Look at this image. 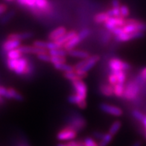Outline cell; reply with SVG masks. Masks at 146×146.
I'll return each instance as SVG.
<instances>
[{
    "instance_id": "obj_4",
    "label": "cell",
    "mask_w": 146,
    "mask_h": 146,
    "mask_svg": "<svg viewBox=\"0 0 146 146\" xmlns=\"http://www.w3.org/2000/svg\"><path fill=\"white\" fill-rule=\"evenodd\" d=\"M86 126H87V121L82 115L76 114V115H72L69 117L67 127H71L78 133L84 130Z\"/></svg>"
},
{
    "instance_id": "obj_25",
    "label": "cell",
    "mask_w": 146,
    "mask_h": 146,
    "mask_svg": "<svg viewBox=\"0 0 146 146\" xmlns=\"http://www.w3.org/2000/svg\"><path fill=\"white\" fill-rule=\"evenodd\" d=\"M110 18L107 12H102L99 14H97L93 17V21L97 24H102L104 23Z\"/></svg>"
},
{
    "instance_id": "obj_33",
    "label": "cell",
    "mask_w": 146,
    "mask_h": 146,
    "mask_svg": "<svg viewBox=\"0 0 146 146\" xmlns=\"http://www.w3.org/2000/svg\"><path fill=\"white\" fill-rule=\"evenodd\" d=\"M135 79L138 81L140 86L146 84V67L142 68L141 69L140 72L139 73V75H137V77Z\"/></svg>"
},
{
    "instance_id": "obj_27",
    "label": "cell",
    "mask_w": 146,
    "mask_h": 146,
    "mask_svg": "<svg viewBox=\"0 0 146 146\" xmlns=\"http://www.w3.org/2000/svg\"><path fill=\"white\" fill-rule=\"evenodd\" d=\"M121 125H122L121 121L120 120H116L114 122H113V124H112L110 127L109 131H108V133H110V134L113 135L114 137L115 135L117 134L119 130L121 129Z\"/></svg>"
},
{
    "instance_id": "obj_26",
    "label": "cell",
    "mask_w": 146,
    "mask_h": 146,
    "mask_svg": "<svg viewBox=\"0 0 146 146\" xmlns=\"http://www.w3.org/2000/svg\"><path fill=\"white\" fill-rule=\"evenodd\" d=\"M125 87V84H121V83H117L116 84L114 85V96H116L117 98H123Z\"/></svg>"
},
{
    "instance_id": "obj_18",
    "label": "cell",
    "mask_w": 146,
    "mask_h": 146,
    "mask_svg": "<svg viewBox=\"0 0 146 146\" xmlns=\"http://www.w3.org/2000/svg\"><path fill=\"white\" fill-rule=\"evenodd\" d=\"M78 35V33L75 31V30H72V31H69L66 32V34L64 35L63 36H61L60 38L58 39V40L54 41L55 42L57 46L59 47V48H63V46H64L66 42H67L68 41L72 39V37H74L75 36Z\"/></svg>"
},
{
    "instance_id": "obj_6",
    "label": "cell",
    "mask_w": 146,
    "mask_h": 146,
    "mask_svg": "<svg viewBox=\"0 0 146 146\" xmlns=\"http://www.w3.org/2000/svg\"><path fill=\"white\" fill-rule=\"evenodd\" d=\"M78 135V132L69 127H65L61 129L56 135V138L59 141H71L74 140Z\"/></svg>"
},
{
    "instance_id": "obj_19",
    "label": "cell",
    "mask_w": 146,
    "mask_h": 146,
    "mask_svg": "<svg viewBox=\"0 0 146 146\" xmlns=\"http://www.w3.org/2000/svg\"><path fill=\"white\" fill-rule=\"evenodd\" d=\"M33 36H34V34L32 32H29V31L23 33H12L8 35V38L21 41L31 38Z\"/></svg>"
},
{
    "instance_id": "obj_13",
    "label": "cell",
    "mask_w": 146,
    "mask_h": 146,
    "mask_svg": "<svg viewBox=\"0 0 146 146\" xmlns=\"http://www.w3.org/2000/svg\"><path fill=\"white\" fill-rule=\"evenodd\" d=\"M68 102L70 104L78 106V108H80V109H85L86 107H87V101H86V99L81 98V97L76 95L75 93V94L70 95L68 97Z\"/></svg>"
},
{
    "instance_id": "obj_53",
    "label": "cell",
    "mask_w": 146,
    "mask_h": 146,
    "mask_svg": "<svg viewBox=\"0 0 146 146\" xmlns=\"http://www.w3.org/2000/svg\"><path fill=\"white\" fill-rule=\"evenodd\" d=\"M7 2H14V0H5Z\"/></svg>"
},
{
    "instance_id": "obj_3",
    "label": "cell",
    "mask_w": 146,
    "mask_h": 146,
    "mask_svg": "<svg viewBox=\"0 0 146 146\" xmlns=\"http://www.w3.org/2000/svg\"><path fill=\"white\" fill-rule=\"evenodd\" d=\"M125 33H133L135 31H146V23L136 19H126V25L123 27Z\"/></svg>"
},
{
    "instance_id": "obj_29",
    "label": "cell",
    "mask_w": 146,
    "mask_h": 146,
    "mask_svg": "<svg viewBox=\"0 0 146 146\" xmlns=\"http://www.w3.org/2000/svg\"><path fill=\"white\" fill-rule=\"evenodd\" d=\"M14 16H15V11L14 10H11V11L7 12L6 14H5L2 17L0 18V23L2 25H5L14 18Z\"/></svg>"
},
{
    "instance_id": "obj_28",
    "label": "cell",
    "mask_w": 146,
    "mask_h": 146,
    "mask_svg": "<svg viewBox=\"0 0 146 146\" xmlns=\"http://www.w3.org/2000/svg\"><path fill=\"white\" fill-rule=\"evenodd\" d=\"M7 53V58L8 59H19V58L23 57V52L20 51L19 48L11 50L9 52H6Z\"/></svg>"
},
{
    "instance_id": "obj_34",
    "label": "cell",
    "mask_w": 146,
    "mask_h": 146,
    "mask_svg": "<svg viewBox=\"0 0 146 146\" xmlns=\"http://www.w3.org/2000/svg\"><path fill=\"white\" fill-rule=\"evenodd\" d=\"M20 5L25 6L31 9L36 8V0H17Z\"/></svg>"
},
{
    "instance_id": "obj_22",
    "label": "cell",
    "mask_w": 146,
    "mask_h": 146,
    "mask_svg": "<svg viewBox=\"0 0 146 146\" xmlns=\"http://www.w3.org/2000/svg\"><path fill=\"white\" fill-rule=\"evenodd\" d=\"M99 91L104 96L112 97L114 96L113 86L111 84H102L99 86Z\"/></svg>"
},
{
    "instance_id": "obj_14",
    "label": "cell",
    "mask_w": 146,
    "mask_h": 146,
    "mask_svg": "<svg viewBox=\"0 0 146 146\" xmlns=\"http://www.w3.org/2000/svg\"><path fill=\"white\" fill-rule=\"evenodd\" d=\"M67 32V29L64 26H60L57 29H54L53 31H51L48 35V39L50 41L58 40L61 36H64Z\"/></svg>"
},
{
    "instance_id": "obj_7",
    "label": "cell",
    "mask_w": 146,
    "mask_h": 146,
    "mask_svg": "<svg viewBox=\"0 0 146 146\" xmlns=\"http://www.w3.org/2000/svg\"><path fill=\"white\" fill-rule=\"evenodd\" d=\"M108 65L111 71H121V70L127 71L131 67V66L128 63L123 61L122 60L117 58H113L110 59Z\"/></svg>"
},
{
    "instance_id": "obj_44",
    "label": "cell",
    "mask_w": 146,
    "mask_h": 146,
    "mask_svg": "<svg viewBox=\"0 0 146 146\" xmlns=\"http://www.w3.org/2000/svg\"><path fill=\"white\" fill-rule=\"evenodd\" d=\"M69 146H85L84 141H75L71 140L66 142Z\"/></svg>"
},
{
    "instance_id": "obj_11",
    "label": "cell",
    "mask_w": 146,
    "mask_h": 146,
    "mask_svg": "<svg viewBox=\"0 0 146 146\" xmlns=\"http://www.w3.org/2000/svg\"><path fill=\"white\" fill-rule=\"evenodd\" d=\"M72 84L75 91V94L84 99H87V84L83 81V80L72 81Z\"/></svg>"
},
{
    "instance_id": "obj_52",
    "label": "cell",
    "mask_w": 146,
    "mask_h": 146,
    "mask_svg": "<svg viewBox=\"0 0 146 146\" xmlns=\"http://www.w3.org/2000/svg\"><path fill=\"white\" fill-rule=\"evenodd\" d=\"M2 103H3V98L0 96V104H2Z\"/></svg>"
},
{
    "instance_id": "obj_23",
    "label": "cell",
    "mask_w": 146,
    "mask_h": 146,
    "mask_svg": "<svg viewBox=\"0 0 146 146\" xmlns=\"http://www.w3.org/2000/svg\"><path fill=\"white\" fill-rule=\"evenodd\" d=\"M50 3L48 0H36V8L42 12L49 13L50 12Z\"/></svg>"
},
{
    "instance_id": "obj_43",
    "label": "cell",
    "mask_w": 146,
    "mask_h": 146,
    "mask_svg": "<svg viewBox=\"0 0 146 146\" xmlns=\"http://www.w3.org/2000/svg\"><path fill=\"white\" fill-rule=\"evenodd\" d=\"M108 81H109L110 84L113 85V86L116 84L118 83V79L117 77H116V75L114 73L110 72V74L108 76Z\"/></svg>"
},
{
    "instance_id": "obj_50",
    "label": "cell",
    "mask_w": 146,
    "mask_h": 146,
    "mask_svg": "<svg viewBox=\"0 0 146 146\" xmlns=\"http://www.w3.org/2000/svg\"><path fill=\"white\" fill-rule=\"evenodd\" d=\"M142 123L143 124V126H144V128H145V137H146V116L145 117L144 120L142 121Z\"/></svg>"
},
{
    "instance_id": "obj_30",
    "label": "cell",
    "mask_w": 146,
    "mask_h": 146,
    "mask_svg": "<svg viewBox=\"0 0 146 146\" xmlns=\"http://www.w3.org/2000/svg\"><path fill=\"white\" fill-rule=\"evenodd\" d=\"M113 135H111L108 132L106 133H104L103 138L100 140L98 145H99V146H108V145L113 140Z\"/></svg>"
},
{
    "instance_id": "obj_15",
    "label": "cell",
    "mask_w": 146,
    "mask_h": 146,
    "mask_svg": "<svg viewBox=\"0 0 146 146\" xmlns=\"http://www.w3.org/2000/svg\"><path fill=\"white\" fill-rule=\"evenodd\" d=\"M21 46V41L17 40H13V39H7L5 41H4L2 44V49L5 52H8L11 50L18 48Z\"/></svg>"
},
{
    "instance_id": "obj_36",
    "label": "cell",
    "mask_w": 146,
    "mask_h": 146,
    "mask_svg": "<svg viewBox=\"0 0 146 146\" xmlns=\"http://www.w3.org/2000/svg\"><path fill=\"white\" fill-rule=\"evenodd\" d=\"M52 64L66 63V58L65 56H51V62Z\"/></svg>"
},
{
    "instance_id": "obj_41",
    "label": "cell",
    "mask_w": 146,
    "mask_h": 146,
    "mask_svg": "<svg viewBox=\"0 0 146 146\" xmlns=\"http://www.w3.org/2000/svg\"><path fill=\"white\" fill-rule=\"evenodd\" d=\"M85 146H99L98 143L96 142L94 139L92 137H86L84 140Z\"/></svg>"
},
{
    "instance_id": "obj_12",
    "label": "cell",
    "mask_w": 146,
    "mask_h": 146,
    "mask_svg": "<svg viewBox=\"0 0 146 146\" xmlns=\"http://www.w3.org/2000/svg\"><path fill=\"white\" fill-rule=\"evenodd\" d=\"M23 54H37L40 53H44V52H48V51L45 49V48H39L35 46H20L19 47Z\"/></svg>"
},
{
    "instance_id": "obj_35",
    "label": "cell",
    "mask_w": 146,
    "mask_h": 146,
    "mask_svg": "<svg viewBox=\"0 0 146 146\" xmlns=\"http://www.w3.org/2000/svg\"><path fill=\"white\" fill-rule=\"evenodd\" d=\"M110 72L114 73L118 79V83H121V84H125L127 78V75L125 71H111Z\"/></svg>"
},
{
    "instance_id": "obj_2",
    "label": "cell",
    "mask_w": 146,
    "mask_h": 146,
    "mask_svg": "<svg viewBox=\"0 0 146 146\" xmlns=\"http://www.w3.org/2000/svg\"><path fill=\"white\" fill-rule=\"evenodd\" d=\"M140 84L136 79L129 81L127 84L125 85L123 98L127 101L134 100L135 98L138 97L140 92Z\"/></svg>"
},
{
    "instance_id": "obj_8",
    "label": "cell",
    "mask_w": 146,
    "mask_h": 146,
    "mask_svg": "<svg viewBox=\"0 0 146 146\" xmlns=\"http://www.w3.org/2000/svg\"><path fill=\"white\" fill-rule=\"evenodd\" d=\"M145 35V32L143 31H135L133 33H122L121 35L115 36V40L117 42H125L127 41L133 40H137V39H140L144 37Z\"/></svg>"
},
{
    "instance_id": "obj_9",
    "label": "cell",
    "mask_w": 146,
    "mask_h": 146,
    "mask_svg": "<svg viewBox=\"0 0 146 146\" xmlns=\"http://www.w3.org/2000/svg\"><path fill=\"white\" fill-rule=\"evenodd\" d=\"M104 24L106 29L109 31H111L116 27H124L126 25V19L122 17H110Z\"/></svg>"
},
{
    "instance_id": "obj_5",
    "label": "cell",
    "mask_w": 146,
    "mask_h": 146,
    "mask_svg": "<svg viewBox=\"0 0 146 146\" xmlns=\"http://www.w3.org/2000/svg\"><path fill=\"white\" fill-rule=\"evenodd\" d=\"M100 60V57L98 55H92L90 56V58L87 59V64H85V66L81 69H75V72L77 73L78 75L80 76L82 79L85 78L87 76V72H88L90 69L94 67L98 61Z\"/></svg>"
},
{
    "instance_id": "obj_17",
    "label": "cell",
    "mask_w": 146,
    "mask_h": 146,
    "mask_svg": "<svg viewBox=\"0 0 146 146\" xmlns=\"http://www.w3.org/2000/svg\"><path fill=\"white\" fill-rule=\"evenodd\" d=\"M33 45L35 46H37L39 48H45L46 50H52L54 48H59L57 44L54 41H43V40H35L33 42Z\"/></svg>"
},
{
    "instance_id": "obj_47",
    "label": "cell",
    "mask_w": 146,
    "mask_h": 146,
    "mask_svg": "<svg viewBox=\"0 0 146 146\" xmlns=\"http://www.w3.org/2000/svg\"><path fill=\"white\" fill-rule=\"evenodd\" d=\"M111 3H112V6H113V8H120V7H121V5L120 0H112Z\"/></svg>"
},
{
    "instance_id": "obj_39",
    "label": "cell",
    "mask_w": 146,
    "mask_h": 146,
    "mask_svg": "<svg viewBox=\"0 0 146 146\" xmlns=\"http://www.w3.org/2000/svg\"><path fill=\"white\" fill-rule=\"evenodd\" d=\"M132 115L134 117V119H136L137 120H138V121H141V122L144 120L145 117L146 116L143 113H142V112L138 110H133Z\"/></svg>"
},
{
    "instance_id": "obj_20",
    "label": "cell",
    "mask_w": 146,
    "mask_h": 146,
    "mask_svg": "<svg viewBox=\"0 0 146 146\" xmlns=\"http://www.w3.org/2000/svg\"><path fill=\"white\" fill-rule=\"evenodd\" d=\"M68 54L69 56H71L72 58H80V59H87V58L90 57V54L89 52H86V51L83 50H78V49H75L73 48L72 50L68 51Z\"/></svg>"
},
{
    "instance_id": "obj_10",
    "label": "cell",
    "mask_w": 146,
    "mask_h": 146,
    "mask_svg": "<svg viewBox=\"0 0 146 146\" xmlns=\"http://www.w3.org/2000/svg\"><path fill=\"white\" fill-rule=\"evenodd\" d=\"M99 109L102 112L113 115L115 117L121 116L123 114V110L120 108H119L117 106L112 105V104H106V103H102V104H99Z\"/></svg>"
},
{
    "instance_id": "obj_37",
    "label": "cell",
    "mask_w": 146,
    "mask_h": 146,
    "mask_svg": "<svg viewBox=\"0 0 146 146\" xmlns=\"http://www.w3.org/2000/svg\"><path fill=\"white\" fill-rule=\"evenodd\" d=\"M108 15L110 17H121V12H120V8H113L107 11Z\"/></svg>"
},
{
    "instance_id": "obj_51",
    "label": "cell",
    "mask_w": 146,
    "mask_h": 146,
    "mask_svg": "<svg viewBox=\"0 0 146 146\" xmlns=\"http://www.w3.org/2000/svg\"><path fill=\"white\" fill-rule=\"evenodd\" d=\"M57 146H69L67 145V143H59V144H58V145Z\"/></svg>"
},
{
    "instance_id": "obj_45",
    "label": "cell",
    "mask_w": 146,
    "mask_h": 146,
    "mask_svg": "<svg viewBox=\"0 0 146 146\" xmlns=\"http://www.w3.org/2000/svg\"><path fill=\"white\" fill-rule=\"evenodd\" d=\"M104 135V133H102L101 132V131H96L92 133V137H93V138H95L96 139H99V140H101V139L103 138Z\"/></svg>"
},
{
    "instance_id": "obj_21",
    "label": "cell",
    "mask_w": 146,
    "mask_h": 146,
    "mask_svg": "<svg viewBox=\"0 0 146 146\" xmlns=\"http://www.w3.org/2000/svg\"><path fill=\"white\" fill-rule=\"evenodd\" d=\"M81 41L83 40L81 39V37L78 36V35H77L76 36L72 37V39H70L67 42H66L65 44H64V46H63V48H64L66 51H67L68 52V51L72 50L73 48H75V46H77Z\"/></svg>"
},
{
    "instance_id": "obj_49",
    "label": "cell",
    "mask_w": 146,
    "mask_h": 146,
    "mask_svg": "<svg viewBox=\"0 0 146 146\" xmlns=\"http://www.w3.org/2000/svg\"><path fill=\"white\" fill-rule=\"evenodd\" d=\"M142 142L141 141H136L135 142H133L131 146H142Z\"/></svg>"
},
{
    "instance_id": "obj_24",
    "label": "cell",
    "mask_w": 146,
    "mask_h": 146,
    "mask_svg": "<svg viewBox=\"0 0 146 146\" xmlns=\"http://www.w3.org/2000/svg\"><path fill=\"white\" fill-rule=\"evenodd\" d=\"M54 68L58 69L59 71L64 72H75V69L74 66L69 65L66 63H61V64H53Z\"/></svg>"
},
{
    "instance_id": "obj_1",
    "label": "cell",
    "mask_w": 146,
    "mask_h": 146,
    "mask_svg": "<svg viewBox=\"0 0 146 146\" xmlns=\"http://www.w3.org/2000/svg\"><path fill=\"white\" fill-rule=\"evenodd\" d=\"M7 66L8 69L18 75H28L32 72V66L25 58L19 59H8Z\"/></svg>"
},
{
    "instance_id": "obj_16",
    "label": "cell",
    "mask_w": 146,
    "mask_h": 146,
    "mask_svg": "<svg viewBox=\"0 0 146 146\" xmlns=\"http://www.w3.org/2000/svg\"><path fill=\"white\" fill-rule=\"evenodd\" d=\"M5 98L8 99H14V100L18 101V102H23L24 100V96L18 92L17 90L14 88H7L5 95L4 96Z\"/></svg>"
},
{
    "instance_id": "obj_32",
    "label": "cell",
    "mask_w": 146,
    "mask_h": 146,
    "mask_svg": "<svg viewBox=\"0 0 146 146\" xmlns=\"http://www.w3.org/2000/svg\"><path fill=\"white\" fill-rule=\"evenodd\" d=\"M48 54L51 56H65L68 54L67 51H66L64 48H58L48 51Z\"/></svg>"
},
{
    "instance_id": "obj_42",
    "label": "cell",
    "mask_w": 146,
    "mask_h": 146,
    "mask_svg": "<svg viewBox=\"0 0 146 146\" xmlns=\"http://www.w3.org/2000/svg\"><path fill=\"white\" fill-rule=\"evenodd\" d=\"M90 34L91 31L89 29H82L80 32L78 33V36L81 37V39L82 40H85L87 37H88V36L90 35Z\"/></svg>"
},
{
    "instance_id": "obj_31",
    "label": "cell",
    "mask_w": 146,
    "mask_h": 146,
    "mask_svg": "<svg viewBox=\"0 0 146 146\" xmlns=\"http://www.w3.org/2000/svg\"><path fill=\"white\" fill-rule=\"evenodd\" d=\"M64 77L66 79H67L71 82L75 81H78V80H83L77 73L75 72H64Z\"/></svg>"
},
{
    "instance_id": "obj_46",
    "label": "cell",
    "mask_w": 146,
    "mask_h": 146,
    "mask_svg": "<svg viewBox=\"0 0 146 146\" xmlns=\"http://www.w3.org/2000/svg\"><path fill=\"white\" fill-rule=\"evenodd\" d=\"M110 33H111L110 31H108V32H106L105 34H104V35L103 36V37H102V42H103V43H108V42H109L110 40Z\"/></svg>"
},
{
    "instance_id": "obj_48",
    "label": "cell",
    "mask_w": 146,
    "mask_h": 146,
    "mask_svg": "<svg viewBox=\"0 0 146 146\" xmlns=\"http://www.w3.org/2000/svg\"><path fill=\"white\" fill-rule=\"evenodd\" d=\"M7 10H8V6L6 5L5 4L0 3V15L5 13L7 11Z\"/></svg>"
},
{
    "instance_id": "obj_40",
    "label": "cell",
    "mask_w": 146,
    "mask_h": 146,
    "mask_svg": "<svg viewBox=\"0 0 146 146\" xmlns=\"http://www.w3.org/2000/svg\"><path fill=\"white\" fill-rule=\"evenodd\" d=\"M120 12L121 16L124 18H127L130 15V9L126 5H121L120 7Z\"/></svg>"
},
{
    "instance_id": "obj_38",
    "label": "cell",
    "mask_w": 146,
    "mask_h": 146,
    "mask_svg": "<svg viewBox=\"0 0 146 146\" xmlns=\"http://www.w3.org/2000/svg\"><path fill=\"white\" fill-rule=\"evenodd\" d=\"M36 58H37V59L41 60V61L46 62V63H50L51 62V55L48 54V52L37 54Z\"/></svg>"
}]
</instances>
